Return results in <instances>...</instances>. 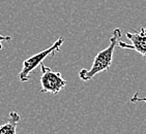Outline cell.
I'll return each mask as SVG.
<instances>
[{
  "mask_svg": "<svg viewBox=\"0 0 146 134\" xmlns=\"http://www.w3.org/2000/svg\"><path fill=\"white\" fill-rule=\"evenodd\" d=\"M121 30L119 28H115L112 32V36L110 38V43L105 50L101 51L96 54V56L94 57L93 63L91 65L89 69H83L80 70L79 72V78H81L82 81H90L93 76H96L98 73L102 72V71H106L109 69V67L112 64V59H113V53L114 50L117 47L118 41L121 38Z\"/></svg>",
  "mask_w": 146,
  "mask_h": 134,
  "instance_id": "cell-1",
  "label": "cell"
},
{
  "mask_svg": "<svg viewBox=\"0 0 146 134\" xmlns=\"http://www.w3.org/2000/svg\"><path fill=\"white\" fill-rule=\"evenodd\" d=\"M63 42H64V38H63V37H59L56 41L51 45L50 48H48L45 51H42V52H39V53L35 54L33 56H30L29 58L26 59L25 61L23 62L22 70H21V72L19 73V76H18L20 81L25 83V81H28L30 73L32 72L38 65L42 64V61H44V59L47 58L49 55L55 54V52L60 51V48H61V45H63Z\"/></svg>",
  "mask_w": 146,
  "mask_h": 134,
  "instance_id": "cell-2",
  "label": "cell"
},
{
  "mask_svg": "<svg viewBox=\"0 0 146 134\" xmlns=\"http://www.w3.org/2000/svg\"><path fill=\"white\" fill-rule=\"evenodd\" d=\"M42 69V76H40V84H42V93H57L62 90L66 85V81L62 78L60 72H55L50 67H47L42 63L40 64Z\"/></svg>",
  "mask_w": 146,
  "mask_h": 134,
  "instance_id": "cell-3",
  "label": "cell"
},
{
  "mask_svg": "<svg viewBox=\"0 0 146 134\" xmlns=\"http://www.w3.org/2000/svg\"><path fill=\"white\" fill-rule=\"evenodd\" d=\"M125 36L131 41V43L119 40L117 43L118 47L120 49L136 51L146 61V28H141V30L138 32H127Z\"/></svg>",
  "mask_w": 146,
  "mask_h": 134,
  "instance_id": "cell-4",
  "label": "cell"
},
{
  "mask_svg": "<svg viewBox=\"0 0 146 134\" xmlns=\"http://www.w3.org/2000/svg\"><path fill=\"white\" fill-rule=\"evenodd\" d=\"M21 118L16 112H9L7 122L0 125V134H17V127Z\"/></svg>",
  "mask_w": 146,
  "mask_h": 134,
  "instance_id": "cell-5",
  "label": "cell"
},
{
  "mask_svg": "<svg viewBox=\"0 0 146 134\" xmlns=\"http://www.w3.org/2000/svg\"><path fill=\"white\" fill-rule=\"evenodd\" d=\"M131 101L132 102H145L146 103V97H140L139 93H136L135 95L131 98Z\"/></svg>",
  "mask_w": 146,
  "mask_h": 134,
  "instance_id": "cell-6",
  "label": "cell"
},
{
  "mask_svg": "<svg viewBox=\"0 0 146 134\" xmlns=\"http://www.w3.org/2000/svg\"><path fill=\"white\" fill-rule=\"evenodd\" d=\"M3 40H7V41H9V40H11V36H4V35H1V34H0V50H2L3 49V47H2Z\"/></svg>",
  "mask_w": 146,
  "mask_h": 134,
  "instance_id": "cell-7",
  "label": "cell"
}]
</instances>
